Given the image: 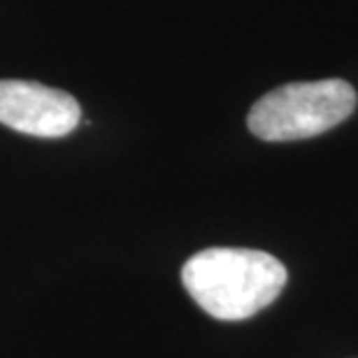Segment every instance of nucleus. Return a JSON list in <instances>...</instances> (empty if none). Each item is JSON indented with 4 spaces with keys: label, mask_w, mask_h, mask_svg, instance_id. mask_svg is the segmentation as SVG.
Masks as SVG:
<instances>
[{
    "label": "nucleus",
    "mask_w": 358,
    "mask_h": 358,
    "mask_svg": "<svg viewBox=\"0 0 358 358\" xmlns=\"http://www.w3.org/2000/svg\"><path fill=\"white\" fill-rule=\"evenodd\" d=\"M286 279L284 263L259 249L212 247L182 268L184 289L219 321H242L266 310L284 291Z\"/></svg>",
    "instance_id": "nucleus-1"
},
{
    "label": "nucleus",
    "mask_w": 358,
    "mask_h": 358,
    "mask_svg": "<svg viewBox=\"0 0 358 358\" xmlns=\"http://www.w3.org/2000/svg\"><path fill=\"white\" fill-rule=\"evenodd\" d=\"M356 91L342 80L284 84L259 98L247 117V126L266 142L307 140L331 131L352 117Z\"/></svg>",
    "instance_id": "nucleus-2"
},
{
    "label": "nucleus",
    "mask_w": 358,
    "mask_h": 358,
    "mask_svg": "<svg viewBox=\"0 0 358 358\" xmlns=\"http://www.w3.org/2000/svg\"><path fill=\"white\" fill-rule=\"evenodd\" d=\"M82 119L80 103L66 91L26 80H0V124L35 138H63Z\"/></svg>",
    "instance_id": "nucleus-3"
}]
</instances>
